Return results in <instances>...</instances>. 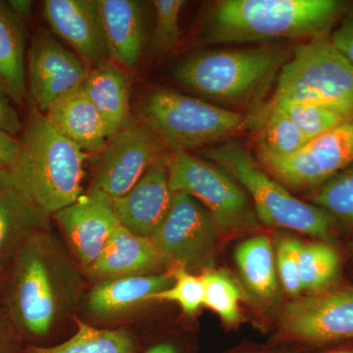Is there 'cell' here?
<instances>
[{
	"instance_id": "1",
	"label": "cell",
	"mask_w": 353,
	"mask_h": 353,
	"mask_svg": "<svg viewBox=\"0 0 353 353\" xmlns=\"http://www.w3.org/2000/svg\"><path fill=\"white\" fill-rule=\"evenodd\" d=\"M12 264L4 294L7 321L27 336H48L78 307L82 274L51 231L26 241Z\"/></svg>"
},
{
	"instance_id": "2",
	"label": "cell",
	"mask_w": 353,
	"mask_h": 353,
	"mask_svg": "<svg viewBox=\"0 0 353 353\" xmlns=\"http://www.w3.org/2000/svg\"><path fill=\"white\" fill-rule=\"evenodd\" d=\"M21 136L17 159L0 170V189L17 190L50 217L83 194L88 153L59 134L34 104Z\"/></svg>"
},
{
	"instance_id": "3",
	"label": "cell",
	"mask_w": 353,
	"mask_h": 353,
	"mask_svg": "<svg viewBox=\"0 0 353 353\" xmlns=\"http://www.w3.org/2000/svg\"><path fill=\"white\" fill-rule=\"evenodd\" d=\"M343 8L336 0H225L209 13L204 37L210 43L319 38Z\"/></svg>"
},
{
	"instance_id": "4",
	"label": "cell",
	"mask_w": 353,
	"mask_h": 353,
	"mask_svg": "<svg viewBox=\"0 0 353 353\" xmlns=\"http://www.w3.org/2000/svg\"><path fill=\"white\" fill-rule=\"evenodd\" d=\"M287 58L285 51L270 48L203 51L179 61L172 77L202 97L243 103L279 75Z\"/></svg>"
},
{
	"instance_id": "5",
	"label": "cell",
	"mask_w": 353,
	"mask_h": 353,
	"mask_svg": "<svg viewBox=\"0 0 353 353\" xmlns=\"http://www.w3.org/2000/svg\"><path fill=\"white\" fill-rule=\"evenodd\" d=\"M204 157L240 183L252 202L259 222L326 240L333 234L336 219L314 204L296 199L282 183L260 168L250 152L236 143L203 152Z\"/></svg>"
},
{
	"instance_id": "6",
	"label": "cell",
	"mask_w": 353,
	"mask_h": 353,
	"mask_svg": "<svg viewBox=\"0 0 353 353\" xmlns=\"http://www.w3.org/2000/svg\"><path fill=\"white\" fill-rule=\"evenodd\" d=\"M139 115L172 152L218 143L246 127L241 114L168 88L146 95Z\"/></svg>"
},
{
	"instance_id": "7",
	"label": "cell",
	"mask_w": 353,
	"mask_h": 353,
	"mask_svg": "<svg viewBox=\"0 0 353 353\" xmlns=\"http://www.w3.org/2000/svg\"><path fill=\"white\" fill-rule=\"evenodd\" d=\"M277 83L272 101L322 104L353 116V66L331 41L297 46Z\"/></svg>"
},
{
	"instance_id": "8",
	"label": "cell",
	"mask_w": 353,
	"mask_h": 353,
	"mask_svg": "<svg viewBox=\"0 0 353 353\" xmlns=\"http://www.w3.org/2000/svg\"><path fill=\"white\" fill-rule=\"evenodd\" d=\"M168 165L172 192L189 194L201 202L218 233L239 234L259 227L250 196L219 166L187 152H172Z\"/></svg>"
},
{
	"instance_id": "9",
	"label": "cell",
	"mask_w": 353,
	"mask_h": 353,
	"mask_svg": "<svg viewBox=\"0 0 353 353\" xmlns=\"http://www.w3.org/2000/svg\"><path fill=\"white\" fill-rule=\"evenodd\" d=\"M217 228L189 194L174 192L170 209L152 240L167 262L194 273L214 269Z\"/></svg>"
},
{
	"instance_id": "10",
	"label": "cell",
	"mask_w": 353,
	"mask_h": 353,
	"mask_svg": "<svg viewBox=\"0 0 353 353\" xmlns=\"http://www.w3.org/2000/svg\"><path fill=\"white\" fill-rule=\"evenodd\" d=\"M283 338L303 345L353 340V289L336 288L294 299L281 315Z\"/></svg>"
},
{
	"instance_id": "11",
	"label": "cell",
	"mask_w": 353,
	"mask_h": 353,
	"mask_svg": "<svg viewBox=\"0 0 353 353\" xmlns=\"http://www.w3.org/2000/svg\"><path fill=\"white\" fill-rule=\"evenodd\" d=\"M259 153L265 168L290 189L320 187L353 163V118L311 139L289 157Z\"/></svg>"
},
{
	"instance_id": "12",
	"label": "cell",
	"mask_w": 353,
	"mask_h": 353,
	"mask_svg": "<svg viewBox=\"0 0 353 353\" xmlns=\"http://www.w3.org/2000/svg\"><path fill=\"white\" fill-rule=\"evenodd\" d=\"M164 148L152 128L131 118L108 139L92 187L111 197L125 196L148 169L164 157Z\"/></svg>"
},
{
	"instance_id": "13",
	"label": "cell",
	"mask_w": 353,
	"mask_h": 353,
	"mask_svg": "<svg viewBox=\"0 0 353 353\" xmlns=\"http://www.w3.org/2000/svg\"><path fill=\"white\" fill-rule=\"evenodd\" d=\"M90 69L74 51H70L46 32L32 38L27 53V79L32 104L46 114L60 97L79 85Z\"/></svg>"
},
{
	"instance_id": "14",
	"label": "cell",
	"mask_w": 353,
	"mask_h": 353,
	"mask_svg": "<svg viewBox=\"0 0 353 353\" xmlns=\"http://www.w3.org/2000/svg\"><path fill=\"white\" fill-rule=\"evenodd\" d=\"M53 217L85 269L94 263L121 226L112 197L94 187Z\"/></svg>"
},
{
	"instance_id": "15",
	"label": "cell",
	"mask_w": 353,
	"mask_h": 353,
	"mask_svg": "<svg viewBox=\"0 0 353 353\" xmlns=\"http://www.w3.org/2000/svg\"><path fill=\"white\" fill-rule=\"evenodd\" d=\"M43 15L53 32L92 70L109 59L97 0H46Z\"/></svg>"
},
{
	"instance_id": "16",
	"label": "cell",
	"mask_w": 353,
	"mask_h": 353,
	"mask_svg": "<svg viewBox=\"0 0 353 353\" xmlns=\"http://www.w3.org/2000/svg\"><path fill=\"white\" fill-rule=\"evenodd\" d=\"M168 157L153 163L125 196L112 197L121 226L138 236L152 239L170 209Z\"/></svg>"
},
{
	"instance_id": "17",
	"label": "cell",
	"mask_w": 353,
	"mask_h": 353,
	"mask_svg": "<svg viewBox=\"0 0 353 353\" xmlns=\"http://www.w3.org/2000/svg\"><path fill=\"white\" fill-rule=\"evenodd\" d=\"M103 25L109 59L134 73L146 43L143 2L137 0H97Z\"/></svg>"
},
{
	"instance_id": "18",
	"label": "cell",
	"mask_w": 353,
	"mask_h": 353,
	"mask_svg": "<svg viewBox=\"0 0 353 353\" xmlns=\"http://www.w3.org/2000/svg\"><path fill=\"white\" fill-rule=\"evenodd\" d=\"M44 115L59 134L85 153L101 154L108 145L105 123L83 83L60 97Z\"/></svg>"
},
{
	"instance_id": "19",
	"label": "cell",
	"mask_w": 353,
	"mask_h": 353,
	"mask_svg": "<svg viewBox=\"0 0 353 353\" xmlns=\"http://www.w3.org/2000/svg\"><path fill=\"white\" fill-rule=\"evenodd\" d=\"M172 283L171 273L139 274L99 281L88 294V312L99 320L126 314L150 303V297L168 289Z\"/></svg>"
},
{
	"instance_id": "20",
	"label": "cell",
	"mask_w": 353,
	"mask_h": 353,
	"mask_svg": "<svg viewBox=\"0 0 353 353\" xmlns=\"http://www.w3.org/2000/svg\"><path fill=\"white\" fill-rule=\"evenodd\" d=\"M167 263L152 239L119 226L94 263L85 269L92 278L105 279L148 274Z\"/></svg>"
},
{
	"instance_id": "21",
	"label": "cell",
	"mask_w": 353,
	"mask_h": 353,
	"mask_svg": "<svg viewBox=\"0 0 353 353\" xmlns=\"http://www.w3.org/2000/svg\"><path fill=\"white\" fill-rule=\"evenodd\" d=\"M131 73L110 59L90 70L85 85L105 123L109 139L131 119Z\"/></svg>"
},
{
	"instance_id": "22",
	"label": "cell",
	"mask_w": 353,
	"mask_h": 353,
	"mask_svg": "<svg viewBox=\"0 0 353 353\" xmlns=\"http://www.w3.org/2000/svg\"><path fill=\"white\" fill-rule=\"evenodd\" d=\"M27 53L24 22L0 1V88L19 105L27 95Z\"/></svg>"
},
{
	"instance_id": "23",
	"label": "cell",
	"mask_w": 353,
	"mask_h": 353,
	"mask_svg": "<svg viewBox=\"0 0 353 353\" xmlns=\"http://www.w3.org/2000/svg\"><path fill=\"white\" fill-rule=\"evenodd\" d=\"M50 231V216L12 189H0V261L12 259L34 234Z\"/></svg>"
},
{
	"instance_id": "24",
	"label": "cell",
	"mask_w": 353,
	"mask_h": 353,
	"mask_svg": "<svg viewBox=\"0 0 353 353\" xmlns=\"http://www.w3.org/2000/svg\"><path fill=\"white\" fill-rule=\"evenodd\" d=\"M234 260L243 282L255 296L263 301L277 299L275 250L269 236L259 234L241 241L234 252Z\"/></svg>"
},
{
	"instance_id": "25",
	"label": "cell",
	"mask_w": 353,
	"mask_h": 353,
	"mask_svg": "<svg viewBox=\"0 0 353 353\" xmlns=\"http://www.w3.org/2000/svg\"><path fill=\"white\" fill-rule=\"evenodd\" d=\"M259 134V152L289 157L304 148L310 139L281 109L269 102L246 119Z\"/></svg>"
},
{
	"instance_id": "26",
	"label": "cell",
	"mask_w": 353,
	"mask_h": 353,
	"mask_svg": "<svg viewBox=\"0 0 353 353\" xmlns=\"http://www.w3.org/2000/svg\"><path fill=\"white\" fill-rule=\"evenodd\" d=\"M78 330L68 341L51 347H32L28 353H134L136 343L125 330L97 329L76 320Z\"/></svg>"
},
{
	"instance_id": "27",
	"label": "cell",
	"mask_w": 353,
	"mask_h": 353,
	"mask_svg": "<svg viewBox=\"0 0 353 353\" xmlns=\"http://www.w3.org/2000/svg\"><path fill=\"white\" fill-rule=\"evenodd\" d=\"M341 273L338 252L323 241L303 243L299 253L301 290L313 294L332 288Z\"/></svg>"
},
{
	"instance_id": "28",
	"label": "cell",
	"mask_w": 353,
	"mask_h": 353,
	"mask_svg": "<svg viewBox=\"0 0 353 353\" xmlns=\"http://www.w3.org/2000/svg\"><path fill=\"white\" fill-rule=\"evenodd\" d=\"M204 284V306L219 316L227 326L241 320L240 303L243 290L229 273L208 270L201 274Z\"/></svg>"
},
{
	"instance_id": "29",
	"label": "cell",
	"mask_w": 353,
	"mask_h": 353,
	"mask_svg": "<svg viewBox=\"0 0 353 353\" xmlns=\"http://www.w3.org/2000/svg\"><path fill=\"white\" fill-rule=\"evenodd\" d=\"M270 102L281 109L285 115L289 116L310 141L353 118L352 115L341 109L322 104L292 101Z\"/></svg>"
},
{
	"instance_id": "30",
	"label": "cell",
	"mask_w": 353,
	"mask_h": 353,
	"mask_svg": "<svg viewBox=\"0 0 353 353\" xmlns=\"http://www.w3.org/2000/svg\"><path fill=\"white\" fill-rule=\"evenodd\" d=\"M313 202L334 218L353 223V163L320 185Z\"/></svg>"
},
{
	"instance_id": "31",
	"label": "cell",
	"mask_w": 353,
	"mask_h": 353,
	"mask_svg": "<svg viewBox=\"0 0 353 353\" xmlns=\"http://www.w3.org/2000/svg\"><path fill=\"white\" fill-rule=\"evenodd\" d=\"M171 275L173 283L170 287L150 297V303H175L185 315H196L204 306V284L201 275L197 276L180 266H176Z\"/></svg>"
},
{
	"instance_id": "32",
	"label": "cell",
	"mask_w": 353,
	"mask_h": 353,
	"mask_svg": "<svg viewBox=\"0 0 353 353\" xmlns=\"http://www.w3.org/2000/svg\"><path fill=\"white\" fill-rule=\"evenodd\" d=\"M152 6L155 12L152 52L155 57H162L174 50L180 41V17L185 1L157 0L152 2Z\"/></svg>"
},
{
	"instance_id": "33",
	"label": "cell",
	"mask_w": 353,
	"mask_h": 353,
	"mask_svg": "<svg viewBox=\"0 0 353 353\" xmlns=\"http://www.w3.org/2000/svg\"><path fill=\"white\" fill-rule=\"evenodd\" d=\"M303 243L294 236H281L275 248L276 267L278 278L283 288L290 296L296 299L301 296L299 280V253Z\"/></svg>"
},
{
	"instance_id": "34",
	"label": "cell",
	"mask_w": 353,
	"mask_h": 353,
	"mask_svg": "<svg viewBox=\"0 0 353 353\" xmlns=\"http://www.w3.org/2000/svg\"><path fill=\"white\" fill-rule=\"evenodd\" d=\"M12 101L0 88V130L19 139L23 132V125Z\"/></svg>"
},
{
	"instance_id": "35",
	"label": "cell",
	"mask_w": 353,
	"mask_h": 353,
	"mask_svg": "<svg viewBox=\"0 0 353 353\" xmlns=\"http://www.w3.org/2000/svg\"><path fill=\"white\" fill-rule=\"evenodd\" d=\"M331 43L353 66V17L348 18L334 30Z\"/></svg>"
},
{
	"instance_id": "36",
	"label": "cell",
	"mask_w": 353,
	"mask_h": 353,
	"mask_svg": "<svg viewBox=\"0 0 353 353\" xmlns=\"http://www.w3.org/2000/svg\"><path fill=\"white\" fill-rule=\"evenodd\" d=\"M20 152V139L0 130V170L12 165Z\"/></svg>"
},
{
	"instance_id": "37",
	"label": "cell",
	"mask_w": 353,
	"mask_h": 353,
	"mask_svg": "<svg viewBox=\"0 0 353 353\" xmlns=\"http://www.w3.org/2000/svg\"><path fill=\"white\" fill-rule=\"evenodd\" d=\"M14 332L6 318H0V353H15Z\"/></svg>"
},
{
	"instance_id": "38",
	"label": "cell",
	"mask_w": 353,
	"mask_h": 353,
	"mask_svg": "<svg viewBox=\"0 0 353 353\" xmlns=\"http://www.w3.org/2000/svg\"><path fill=\"white\" fill-rule=\"evenodd\" d=\"M8 6L10 7L13 13L17 16L19 19L24 21L29 19L32 15V2L29 0H10L6 1Z\"/></svg>"
},
{
	"instance_id": "39",
	"label": "cell",
	"mask_w": 353,
	"mask_h": 353,
	"mask_svg": "<svg viewBox=\"0 0 353 353\" xmlns=\"http://www.w3.org/2000/svg\"><path fill=\"white\" fill-rule=\"evenodd\" d=\"M145 353H179L175 345L170 343H161L154 345Z\"/></svg>"
},
{
	"instance_id": "40",
	"label": "cell",
	"mask_w": 353,
	"mask_h": 353,
	"mask_svg": "<svg viewBox=\"0 0 353 353\" xmlns=\"http://www.w3.org/2000/svg\"><path fill=\"white\" fill-rule=\"evenodd\" d=\"M248 353H297L296 350H290V348H273V350H259V352H252Z\"/></svg>"
},
{
	"instance_id": "41",
	"label": "cell",
	"mask_w": 353,
	"mask_h": 353,
	"mask_svg": "<svg viewBox=\"0 0 353 353\" xmlns=\"http://www.w3.org/2000/svg\"><path fill=\"white\" fill-rule=\"evenodd\" d=\"M325 353H353V347L336 348V350H331V352Z\"/></svg>"
},
{
	"instance_id": "42",
	"label": "cell",
	"mask_w": 353,
	"mask_h": 353,
	"mask_svg": "<svg viewBox=\"0 0 353 353\" xmlns=\"http://www.w3.org/2000/svg\"><path fill=\"white\" fill-rule=\"evenodd\" d=\"M352 250H353V245H352Z\"/></svg>"
}]
</instances>
